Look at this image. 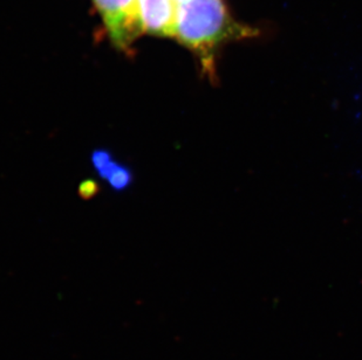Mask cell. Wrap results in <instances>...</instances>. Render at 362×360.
I'll return each mask as SVG.
<instances>
[{
	"mask_svg": "<svg viewBox=\"0 0 362 360\" xmlns=\"http://www.w3.org/2000/svg\"><path fill=\"white\" fill-rule=\"evenodd\" d=\"M92 162L100 177L106 179L114 190H124L129 186L133 179L129 169L117 163L113 155H110L106 150L94 151Z\"/></svg>",
	"mask_w": 362,
	"mask_h": 360,
	"instance_id": "obj_4",
	"label": "cell"
},
{
	"mask_svg": "<svg viewBox=\"0 0 362 360\" xmlns=\"http://www.w3.org/2000/svg\"><path fill=\"white\" fill-rule=\"evenodd\" d=\"M142 30L158 37H175L174 0H137Z\"/></svg>",
	"mask_w": 362,
	"mask_h": 360,
	"instance_id": "obj_3",
	"label": "cell"
},
{
	"mask_svg": "<svg viewBox=\"0 0 362 360\" xmlns=\"http://www.w3.org/2000/svg\"><path fill=\"white\" fill-rule=\"evenodd\" d=\"M257 35L233 20L223 0H188L176 5L175 37L192 49L209 78L215 76L216 52L228 41Z\"/></svg>",
	"mask_w": 362,
	"mask_h": 360,
	"instance_id": "obj_1",
	"label": "cell"
},
{
	"mask_svg": "<svg viewBox=\"0 0 362 360\" xmlns=\"http://www.w3.org/2000/svg\"><path fill=\"white\" fill-rule=\"evenodd\" d=\"M110 40L121 51H128L144 33L137 0H94Z\"/></svg>",
	"mask_w": 362,
	"mask_h": 360,
	"instance_id": "obj_2",
	"label": "cell"
},
{
	"mask_svg": "<svg viewBox=\"0 0 362 360\" xmlns=\"http://www.w3.org/2000/svg\"><path fill=\"white\" fill-rule=\"evenodd\" d=\"M174 1L177 5V4L185 3V1H188V0H174Z\"/></svg>",
	"mask_w": 362,
	"mask_h": 360,
	"instance_id": "obj_5",
	"label": "cell"
}]
</instances>
